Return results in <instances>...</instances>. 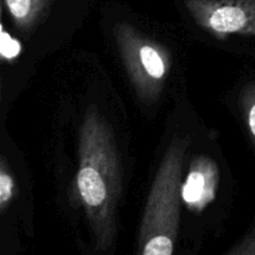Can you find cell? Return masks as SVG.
<instances>
[{
    "instance_id": "10",
    "label": "cell",
    "mask_w": 255,
    "mask_h": 255,
    "mask_svg": "<svg viewBox=\"0 0 255 255\" xmlns=\"http://www.w3.org/2000/svg\"><path fill=\"white\" fill-rule=\"evenodd\" d=\"M231 255H255V228L241 243L237 244L232 251H229Z\"/></svg>"
},
{
    "instance_id": "8",
    "label": "cell",
    "mask_w": 255,
    "mask_h": 255,
    "mask_svg": "<svg viewBox=\"0 0 255 255\" xmlns=\"http://www.w3.org/2000/svg\"><path fill=\"white\" fill-rule=\"evenodd\" d=\"M15 183L7 163L2 158L0 161V209L5 212L14 196Z\"/></svg>"
},
{
    "instance_id": "6",
    "label": "cell",
    "mask_w": 255,
    "mask_h": 255,
    "mask_svg": "<svg viewBox=\"0 0 255 255\" xmlns=\"http://www.w3.org/2000/svg\"><path fill=\"white\" fill-rule=\"evenodd\" d=\"M52 0H4L5 7L19 30L31 31L46 14Z\"/></svg>"
},
{
    "instance_id": "1",
    "label": "cell",
    "mask_w": 255,
    "mask_h": 255,
    "mask_svg": "<svg viewBox=\"0 0 255 255\" xmlns=\"http://www.w3.org/2000/svg\"><path fill=\"white\" fill-rule=\"evenodd\" d=\"M76 187L96 249L110 251L116 238L122 171L111 126L95 106L86 110L80 127Z\"/></svg>"
},
{
    "instance_id": "7",
    "label": "cell",
    "mask_w": 255,
    "mask_h": 255,
    "mask_svg": "<svg viewBox=\"0 0 255 255\" xmlns=\"http://www.w3.org/2000/svg\"><path fill=\"white\" fill-rule=\"evenodd\" d=\"M241 107L247 128L255 147V81L247 84L242 90Z\"/></svg>"
},
{
    "instance_id": "3",
    "label": "cell",
    "mask_w": 255,
    "mask_h": 255,
    "mask_svg": "<svg viewBox=\"0 0 255 255\" xmlns=\"http://www.w3.org/2000/svg\"><path fill=\"white\" fill-rule=\"evenodd\" d=\"M114 36L137 96L146 104L157 101L171 71L172 55L168 47L125 21L115 25Z\"/></svg>"
},
{
    "instance_id": "5",
    "label": "cell",
    "mask_w": 255,
    "mask_h": 255,
    "mask_svg": "<svg viewBox=\"0 0 255 255\" xmlns=\"http://www.w3.org/2000/svg\"><path fill=\"white\" fill-rule=\"evenodd\" d=\"M219 168L213 158L197 156L182 184V201L193 213L203 212L216 199L219 184Z\"/></svg>"
},
{
    "instance_id": "2",
    "label": "cell",
    "mask_w": 255,
    "mask_h": 255,
    "mask_svg": "<svg viewBox=\"0 0 255 255\" xmlns=\"http://www.w3.org/2000/svg\"><path fill=\"white\" fill-rule=\"evenodd\" d=\"M188 147L187 138H174L167 147L147 197L139 224L137 253L171 255L181 219L182 169Z\"/></svg>"
},
{
    "instance_id": "4",
    "label": "cell",
    "mask_w": 255,
    "mask_h": 255,
    "mask_svg": "<svg viewBox=\"0 0 255 255\" xmlns=\"http://www.w3.org/2000/svg\"><path fill=\"white\" fill-rule=\"evenodd\" d=\"M192 19L219 40L255 36V0H184Z\"/></svg>"
},
{
    "instance_id": "9",
    "label": "cell",
    "mask_w": 255,
    "mask_h": 255,
    "mask_svg": "<svg viewBox=\"0 0 255 255\" xmlns=\"http://www.w3.org/2000/svg\"><path fill=\"white\" fill-rule=\"evenodd\" d=\"M21 51V45L19 41L9 36L4 29L1 30V56L5 60H12Z\"/></svg>"
}]
</instances>
